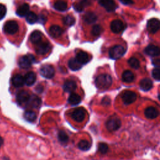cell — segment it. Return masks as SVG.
I'll list each match as a JSON object with an SVG mask.
<instances>
[{"mask_svg":"<svg viewBox=\"0 0 160 160\" xmlns=\"http://www.w3.org/2000/svg\"><path fill=\"white\" fill-rule=\"evenodd\" d=\"M112 78L108 74H102L99 75L96 80L95 84L98 89H107L111 85Z\"/></svg>","mask_w":160,"mask_h":160,"instance_id":"obj_1","label":"cell"},{"mask_svg":"<svg viewBox=\"0 0 160 160\" xmlns=\"http://www.w3.org/2000/svg\"><path fill=\"white\" fill-rule=\"evenodd\" d=\"M121 125V119L116 116H111L106 122V127L109 131H114L118 130Z\"/></svg>","mask_w":160,"mask_h":160,"instance_id":"obj_2","label":"cell"},{"mask_svg":"<svg viewBox=\"0 0 160 160\" xmlns=\"http://www.w3.org/2000/svg\"><path fill=\"white\" fill-rule=\"evenodd\" d=\"M35 58L33 55L28 54L21 57L18 61V64L20 68L23 69L29 68L31 64L35 62Z\"/></svg>","mask_w":160,"mask_h":160,"instance_id":"obj_3","label":"cell"},{"mask_svg":"<svg viewBox=\"0 0 160 160\" xmlns=\"http://www.w3.org/2000/svg\"><path fill=\"white\" fill-rule=\"evenodd\" d=\"M125 53V49L120 46L116 45L111 48L109 51V56L112 59H118L122 57Z\"/></svg>","mask_w":160,"mask_h":160,"instance_id":"obj_4","label":"cell"},{"mask_svg":"<svg viewBox=\"0 0 160 160\" xmlns=\"http://www.w3.org/2000/svg\"><path fill=\"white\" fill-rule=\"evenodd\" d=\"M4 31L9 34H14L16 33L19 29L18 23L14 21H8L6 22L3 27Z\"/></svg>","mask_w":160,"mask_h":160,"instance_id":"obj_5","label":"cell"},{"mask_svg":"<svg viewBox=\"0 0 160 160\" xmlns=\"http://www.w3.org/2000/svg\"><path fill=\"white\" fill-rule=\"evenodd\" d=\"M137 98L136 94L131 91H126L122 96L123 102L126 105H128L134 102Z\"/></svg>","mask_w":160,"mask_h":160,"instance_id":"obj_6","label":"cell"},{"mask_svg":"<svg viewBox=\"0 0 160 160\" xmlns=\"http://www.w3.org/2000/svg\"><path fill=\"white\" fill-rule=\"evenodd\" d=\"M86 111L83 108H76L71 113L72 118L77 121V122H81L85 118Z\"/></svg>","mask_w":160,"mask_h":160,"instance_id":"obj_7","label":"cell"},{"mask_svg":"<svg viewBox=\"0 0 160 160\" xmlns=\"http://www.w3.org/2000/svg\"><path fill=\"white\" fill-rule=\"evenodd\" d=\"M40 73L43 77L50 79L54 75V69L51 65L45 64L40 69Z\"/></svg>","mask_w":160,"mask_h":160,"instance_id":"obj_8","label":"cell"},{"mask_svg":"<svg viewBox=\"0 0 160 160\" xmlns=\"http://www.w3.org/2000/svg\"><path fill=\"white\" fill-rule=\"evenodd\" d=\"M147 29L151 33H156L159 29V21L156 18H152L148 20L147 23Z\"/></svg>","mask_w":160,"mask_h":160,"instance_id":"obj_9","label":"cell"},{"mask_svg":"<svg viewBox=\"0 0 160 160\" xmlns=\"http://www.w3.org/2000/svg\"><path fill=\"white\" fill-rule=\"evenodd\" d=\"M51 46L48 42H39L36 47V52L38 54H45L50 50Z\"/></svg>","mask_w":160,"mask_h":160,"instance_id":"obj_10","label":"cell"},{"mask_svg":"<svg viewBox=\"0 0 160 160\" xmlns=\"http://www.w3.org/2000/svg\"><path fill=\"white\" fill-rule=\"evenodd\" d=\"M110 28L111 31L114 33L121 32L124 28L123 22L119 19H116L111 22Z\"/></svg>","mask_w":160,"mask_h":160,"instance_id":"obj_11","label":"cell"},{"mask_svg":"<svg viewBox=\"0 0 160 160\" xmlns=\"http://www.w3.org/2000/svg\"><path fill=\"white\" fill-rule=\"evenodd\" d=\"M27 106L31 108H39L41 104V99L36 95L30 96L29 100L26 104Z\"/></svg>","mask_w":160,"mask_h":160,"instance_id":"obj_12","label":"cell"},{"mask_svg":"<svg viewBox=\"0 0 160 160\" xmlns=\"http://www.w3.org/2000/svg\"><path fill=\"white\" fill-rule=\"evenodd\" d=\"M30 95L26 91H21L16 95V100L19 104H26L29 100Z\"/></svg>","mask_w":160,"mask_h":160,"instance_id":"obj_13","label":"cell"},{"mask_svg":"<svg viewBox=\"0 0 160 160\" xmlns=\"http://www.w3.org/2000/svg\"><path fill=\"white\" fill-rule=\"evenodd\" d=\"M99 2L108 12L114 11L116 8V5L113 0H100Z\"/></svg>","mask_w":160,"mask_h":160,"instance_id":"obj_14","label":"cell"},{"mask_svg":"<svg viewBox=\"0 0 160 160\" xmlns=\"http://www.w3.org/2000/svg\"><path fill=\"white\" fill-rule=\"evenodd\" d=\"M159 111L154 107L150 106L147 108L144 111V115L148 119H152L159 116Z\"/></svg>","mask_w":160,"mask_h":160,"instance_id":"obj_15","label":"cell"},{"mask_svg":"<svg viewBox=\"0 0 160 160\" xmlns=\"http://www.w3.org/2000/svg\"><path fill=\"white\" fill-rule=\"evenodd\" d=\"M63 32L62 29L58 25L51 26L49 28V34L53 38H58L61 36Z\"/></svg>","mask_w":160,"mask_h":160,"instance_id":"obj_16","label":"cell"},{"mask_svg":"<svg viewBox=\"0 0 160 160\" xmlns=\"http://www.w3.org/2000/svg\"><path fill=\"white\" fill-rule=\"evenodd\" d=\"M77 84L74 81L67 80L63 85V89L66 92H72L76 89Z\"/></svg>","mask_w":160,"mask_h":160,"instance_id":"obj_17","label":"cell"},{"mask_svg":"<svg viewBox=\"0 0 160 160\" xmlns=\"http://www.w3.org/2000/svg\"><path fill=\"white\" fill-rule=\"evenodd\" d=\"M76 59L82 65L86 64L90 60V58L88 54L84 51H79V52H78Z\"/></svg>","mask_w":160,"mask_h":160,"instance_id":"obj_18","label":"cell"},{"mask_svg":"<svg viewBox=\"0 0 160 160\" xmlns=\"http://www.w3.org/2000/svg\"><path fill=\"white\" fill-rule=\"evenodd\" d=\"M145 52L151 56H158L159 55V49L158 46L150 44L148 46L145 50Z\"/></svg>","mask_w":160,"mask_h":160,"instance_id":"obj_19","label":"cell"},{"mask_svg":"<svg viewBox=\"0 0 160 160\" xmlns=\"http://www.w3.org/2000/svg\"><path fill=\"white\" fill-rule=\"evenodd\" d=\"M24 83H26L27 86H32L36 80V74L32 71L28 72V73L26 74L25 76L24 77Z\"/></svg>","mask_w":160,"mask_h":160,"instance_id":"obj_20","label":"cell"},{"mask_svg":"<svg viewBox=\"0 0 160 160\" xmlns=\"http://www.w3.org/2000/svg\"><path fill=\"white\" fill-rule=\"evenodd\" d=\"M140 88L144 91L150 90L152 87V82L149 78H144L139 82Z\"/></svg>","mask_w":160,"mask_h":160,"instance_id":"obj_21","label":"cell"},{"mask_svg":"<svg viewBox=\"0 0 160 160\" xmlns=\"http://www.w3.org/2000/svg\"><path fill=\"white\" fill-rule=\"evenodd\" d=\"M12 84L16 88H19L22 86L24 84V77L19 74L14 75L12 78Z\"/></svg>","mask_w":160,"mask_h":160,"instance_id":"obj_22","label":"cell"},{"mask_svg":"<svg viewBox=\"0 0 160 160\" xmlns=\"http://www.w3.org/2000/svg\"><path fill=\"white\" fill-rule=\"evenodd\" d=\"M29 6L28 4H23L18 7L16 10V14L19 17H24L29 12Z\"/></svg>","mask_w":160,"mask_h":160,"instance_id":"obj_23","label":"cell"},{"mask_svg":"<svg viewBox=\"0 0 160 160\" xmlns=\"http://www.w3.org/2000/svg\"><path fill=\"white\" fill-rule=\"evenodd\" d=\"M81 101V99L80 96L74 92H72L68 98V102L72 106L78 105L80 103Z\"/></svg>","mask_w":160,"mask_h":160,"instance_id":"obj_24","label":"cell"},{"mask_svg":"<svg viewBox=\"0 0 160 160\" xmlns=\"http://www.w3.org/2000/svg\"><path fill=\"white\" fill-rule=\"evenodd\" d=\"M68 66H69V68L71 70H72V71H78V70H79V69H80L81 68L82 65L81 63H79L77 61V59L76 58H72L69 61Z\"/></svg>","mask_w":160,"mask_h":160,"instance_id":"obj_25","label":"cell"},{"mask_svg":"<svg viewBox=\"0 0 160 160\" xmlns=\"http://www.w3.org/2000/svg\"><path fill=\"white\" fill-rule=\"evenodd\" d=\"M42 34L39 31H33L30 35V41L33 44H38L41 42Z\"/></svg>","mask_w":160,"mask_h":160,"instance_id":"obj_26","label":"cell"},{"mask_svg":"<svg viewBox=\"0 0 160 160\" xmlns=\"http://www.w3.org/2000/svg\"><path fill=\"white\" fill-rule=\"evenodd\" d=\"M68 7L67 2L63 0H58L54 4V8L59 11H64Z\"/></svg>","mask_w":160,"mask_h":160,"instance_id":"obj_27","label":"cell"},{"mask_svg":"<svg viewBox=\"0 0 160 160\" xmlns=\"http://www.w3.org/2000/svg\"><path fill=\"white\" fill-rule=\"evenodd\" d=\"M122 79L125 82H131L134 79V74L131 71L126 70L122 75Z\"/></svg>","mask_w":160,"mask_h":160,"instance_id":"obj_28","label":"cell"},{"mask_svg":"<svg viewBox=\"0 0 160 160\" xmlns=\"http://www.w3.org/2000/svg\"><path fill=\"white\" fill-rule=\"evenodd\" d=\"M83 19L86 22H87L88 24H91V23L94 22L96 21L97 16H96V14L94 12H88L84 14Z\"/></svg>","mask_w":160,"mask_h":160,"instance_id":"obj_29","label":"cell"},{"mask_svg":"<svg viewBox=\"0 0 160 160\" xmlns=\"http://www.w3.org/2000/svg\"><path fill=\"white\" fill-rule=\"evenodd\" d=\"M89 4V2L88 0H82L79 2H76L73 4V7L74 9L78 12L82 11L84 7Z\"/></svg>","mask_w":160,"mask_h":160,"instance_id":"obj_30","label":"cell"},{"mask_svg":"<svg viewBox=\"0 0 160 160\" xmlns=\"http://www.w3.org/2000/svg\"><path fill=\"white\" fill-rule=\"evenodd\" d=\"M24 117L28 121L33 122L36 119L37 116L34 111L31 110H28L24 112Z\"/></svg>","mask_w":160,"mask_h":160,"instance_id":"obj_31","label":"cell"},{"mask_svg":"<svg viewBox=\"0 0 160 160\" xmlns=\"http://www.w3.org/2000/svg\"><path fill=\"white\" fill-rule=\"evenodd\" d=\"M26 19L28 23L34 24L35 22H36L38 21V18L34 12L31 11V12H29L27 14V15L26 16Z\"/></svg>","mask_w":160,"mask_h":160,"instance_id":"obj_32","label":"cell"},{"mask_svg":"<svg viewBox=\"0 0 160 160\" xmlns=\"http://www.w3.org/2000/svg\"><path fill=\"white\" fill-rule=\"evenodd\" d=\"M58 140L62 144H66L69 141V137L65 131L61 130L58 134Z\"/></svg>","mask_w":160,"mask_h":160,"instance_id":"obj_33","label":"cell"},{"mask_svg":"<svg viewBox=\"0 0 160 160\" xmlns=\"http://www.w3.org/2000/svg\"><path fill=\"white\" fill-rule=\"evenodd\" d=\"M91 144L87 140H81L78 143V148L82 151H88L90 149Z\"/></svg>","mask_w":160,"mask_h":160,"instance_id":"obj_34","label":"cell"},{"mask_svg":"<svg viewBox=\"0 0 160 160\" xmlns=\"http://www.w3.org/2000/svg\"><path fill=\"white\" fill-rule=\"evenodd\" d=\"M63 21H64V23L67 25V26H72L74 23H75V19L74 17H72V16H70V15H68L66 16L64 19H63Z\"/></svg>","mask_w":160,"mask_h":160,"instance_id":"obj_35","label":"cell"},{"mask_svg":"<svg viewBox=\"0 0 160 160\" xmlns=\"http://www.w3.org/2000/svg\"><path fill=\"white\" fill-rule=\"evenodd\" d=\"M102 32V28L98 25V24H96L94 26H93L92 29H91V34L94 36H98L100 35V34Z\"/></svg>","mask_w":160,"mask_h":160,"instance_id":"obj_36","label":"cell"},{"mask_svg":"<svg viewBox=\"0 0 160 160\" xmlns=\"http://www.w3.org/2000/svg\"><path fill=\"white\" fill-rule=\"evenodd\" d=\"M128 63L134 69H138L139 67V61L135 58H131L128 60Z\"/></svg>","mask_w":160,"mask_h":160,"instance_id":"obj_37","label":"cell"},{"mask_svg":"<svg viewBox=\"0 0 160 160\" xmlns=\"http://www.w3.org/2000/svg\"><path fill=\"white\" fill-rule=\"evenodd\" d=\"M98 150L101 154H106L108 151V146L104 142H101L99 144Z\"/></svg>","mask_w":160,"mask_h":160,"instance_id":"obj_38","label":"cell"},{"mask_svg":"<svg viewBox=\"0 0 160 160\" xmlns=\"http://www.w3.org/2000/svg\"><path fill=\"white\" fill-rule=\"evenodd\" d=\"M7 9L4 5L0 4V20L2 19L6 14Z\"/></svg>","mask_w":160,"mask_h":160,"instance_id":"obj_39","label":"cell"},{"mask_svg":"<svg viewBox=\"0 0 160 160\" xmlns=\"http://www.w3.org/2000/svg\"><path fill=\"white\" fill-rule=\"evenodd\" d=\"M159 73H160V71H159V68H154V69L152 70V77H153L156 80H157V81H159V78H160Z\"/></svg>","mask_w":160,"mask_h":160,"instance_id":"obj_40","label":"cell"},{"mask_svg":"<svg viewBox=\"0 0 160 160\" xmlns=\"http://www.w3.org/2000/svg\"><path fill=\"white\" fill-rule=\"evenodd\" d=\"M111 102V99L108 98V97H104L102 99V102L101 103L103 104V105H109Z\"/></svg>","mask_w":160,"mask_h":160,"instance_id":"obj_41","label":"cell"},{"mask_svg":"<svg viewBox=\"0 0 160 160\" xmlns=\"http://www.w3.org/2000/svg\"><path fill=\"white\" fill-rule=\"evenodd\" d=\"M119 1H121L123 4H126V5H129L133 3V1L132 0H119Z\"/></svg>","mask_w":160,"mask_h":160,"instance_id":"obj_42","label":"cell"},{"mask_svg":"<svg viewBox=\"0 0 160 160\" xmlns=\"http://www.w3.org/2000/svg\"><path fill=\"white\" fill-rule=\"evenodd\" d=\"M36 91L39 92V93H41L42 91H43V87L41 86V85H38L36 86Z\"/></svg>","mask_w":160,"mask_h":160,"instance_id":"obj_43","label":"cell"},{"mask_svg":"<svg viewBox=\"0 0 160 160\" xmlns=\"http://www.w3.org/2000/svg\"><path fill=\"white\" fill-rule=\"evenodd\" d=\"M46 18V17H45L44 16L41 15V16H39V18H38L39 22H41V23H44V22L46 21V18Z\"/></svg>","mask_w":160,"mask_h":160,"instance_id":"obj_44","label":"cell"},{"mask_svg":"<svg viewBox=\"0 0 160 160\" xmlns=\"http://www.w3.org/2000/svg\"><path fill=\"white\" fill-rule=\"evenodd\" d=\"M156 61H153L152 63H153V64L155 66H156L157 68H159V59H156Z\"/></svg>","mask_w":160,"mask_h":160,"instance_id":"obj_45","label":"cell"},{"mask_svg":"<svg viewBox=\"0 0 160 160\" xmlns=\"http://www.w3.org/2000/svg\"><path fill=\"white\" fill-rule=\"evenodd\" d=\"M2 144H3V139L1 137H0V147L2 145Z\"/></svg>","mask_w":160,"mask_h":160,"instance_id":"obj_46","label":"cell"}]
</instances>
